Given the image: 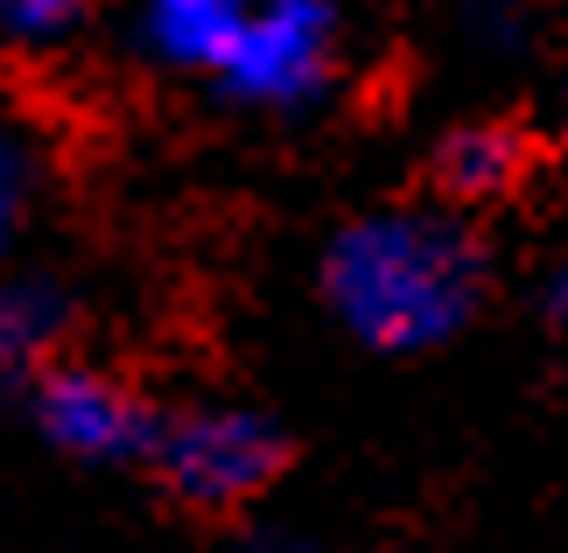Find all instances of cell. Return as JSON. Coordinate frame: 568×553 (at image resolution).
<instances>
[{"label": "cell", "instance_id": "obj_1", "mask_svg": "<svg viewBox=\"0 0 568 553\" xmlns=\"http://www.w3.org/2000/svg\"><path fill=\"white\" fill-rule=\"evenodd\" d=\"M323 308L344 337L386 358H422L464 337L491 295L485 238L449 204H386L331 232L316 259Z\"/></svg>", "mask_w": 568, "mask_h": 553}, {"label": "cell", "instance_id": "obj_2", "mask_svg": "<svg viewBox=\"0 0 568 553\" xmlns=\"http://www.w3.org/2000/svg\"><path fill=\"white\" fill-rule=\"evenodd\" d=\"M148 470L190 512H239V504H253L260 491L281 483L288 434H281L274 413H260L246 400H190L162 413Z\"/></svg>", "mask_w": 568, "mask_h": 553}, {"label": "cell", "instance_id": "obj_3", "mask_svg": "<svg viewBox=\"0 0 568 553\" xmlns=\"http://www.w3.org/2000/svg\"><path fill=\"white\" fill-rule=\"evenodd\" d=\"M337 0H253L246 35L211 92L246 113H310L337 84Z\"/></svg>", "mask_w": 568, "mask_h": 553}, {"label": "cell", "instance_id": "obj_4", "mask_svg": "<svg viewBox=\"0 0 568 553\" xmlns=\"http://www.w3.org/2000/svg\"><path fill=\"white\" fill-rule=\"evenodd\" d=\"M162 413L134 379L84 358H50L29 386V420L57 455L71 462H148L162 434Z\"/></svg>", "mask_w": 568, "mask_h": 553}, {"label": "cell", "instance_id": "obj_5", "mask_svg": "<svg viewBox=\"0 0 568 553\" xmlns=\"http://www.w3.org/2000/svg\"><path fill=\"white\" fill-rule=\"evenodd\" d=\"M534 175V134L519 120H456L428 154V183L449 211H477L513 196Z\"/></svg>", "mask_w": 568, "mask_h": 553}, {"label": "cell", "instance_id": "obj_6", "mask_svg": "<svg viewBox=\"0 0 568 553\" xmlns=\"http://www.w3.org/2000/svg\"><path fill=\"white\" fill-rule=\"evenodd\" d=\"M246 14L253 0H141V50L176 78L217 84L246 35Z\"/></svg>", "mask_w": 568, "mask_h": 553}, {"label": "cell", "instance_id": "obj_7", "mask_svg": "<svg viewBox=\"0 0 568 553\" xmlns=\"http://www.w3.org/2000/svg\"><path fill=\"white\" fill-rule=\"evenodd\" d=\"M71 329V295L42 274H8L0 280V371H21L50 358L57 337Z\"/></svg>", "mask_w": 568, "mask_h": 553}, {"label": "cell", "instance_id": "obj_8", "mask_svg": "<svg viewBox=\"0 0 568 553\" xmlns=\"http://www.w3.org/2000/svg\"><path fill=\"white\" fill-rule=\"evenodd\" d=\"M36 196H42V147L29 126L0 120V280H8V259L36 217Z\"/></svg>", "mask_w": 568, "mask_h": 553}, {"label": "cell", "instance_id": "obj_9", "mask_svg": "<svg viewBox=\"0 0 568 553\" xmlns=\"http://www.w3.org/2000/svg\"><path fill=\"white\" fill-rule=\"evenodd\" d=\"M84 21V0H0V35L21 50H57Z\"/></svg>", "mask_w": 568, "mask_h": 553}, {"label": "cell", "instance_id": "obj_10", "mask_svg": "<svg viewBox=\"0 0 568 553\" xmlns=\"http://www.w3.org/2000/svg\"><path fill=\"white\" fill-rule=\"evenodd\" d=\"M464 35L485 57H519L534 35V8L527 0H464Z\"/></svg>", "mask_w": 568, "mask_h": 553}, {"label": "cell", "instance_id": "obj_11", "mask_svg": "<svg viewBox=\"0 0 568 553\" xmlns=\"http://www.w3.org/2000/svg\"><path fill=\"white\" fill-rule=\"evenodd\" d=\"M534 308H540V322H548V329H561V337H568V253L555 259L548 274H540V287H534Z\"/></svg>", "mask_w": 568, "mask_h": 553}, {"label": "cell", "instance_id": "obj_12", "mask_svg": "<svg viewBox=\"0 0 568 553\" xmlns=\"http://www.w3.org/2000/svg\"><path fill=\"white\" fill-rule=\"evenodd\" d=\"M239 553H316L310 540H295V533H260V540H246Z\"/></svg>", "mask_w": 568, "mask_h": 553}, {"label": "cell", "instance_id": "obj_13", "mask_svg": "<svg viewBox=\"0 0 568 553\" xmlns=\"http://www.w3.org/2000/svg\"><path fill=\"white\" fill-rule=\"evenodd\" d=\"M561 105H568V78H561Z\"/></svg>", "mask_w": 568, "mask_h": 553}]
</instances>
